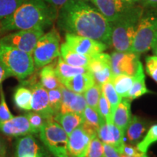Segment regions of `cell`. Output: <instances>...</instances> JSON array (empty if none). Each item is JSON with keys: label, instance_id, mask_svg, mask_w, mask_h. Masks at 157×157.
<instances>
[{"label": "cell", "instance_id": "cell-32", "mask_svg": "<svg viewBox=\"0 0 157 157\" xmlns=\"http://www.w3.org/2000/svg\"><path fill=\"white\" fill-rule=\"evenodd\" d=\"M156 142H157V124H154L150 127L143 140L137 143V148L143 154H146L149 147Z\"/></svg>", "mask_w": 157, "mask_h": 157}, {"label": "cell", "instance_id": "cell-19", "mask_svg": "<svg viewBox=\"0 0 157 157\" xmlns=\"http://www.w3.org/2000/svg\"><path fill=\"white\" fill-rule=\"evenodd\" d=\"M130 103L128 98L121 99L113 113V123L124 134L132 119Z\"/></svg>", "mask_w": 157, "mask_h": 157}, {"label": "cell", "instance_id": "cell-3", "mask_svg": "<svg viewBox=\"0 0 157 157\" xmlns=\"http://www.w3.org/2000/svg\"><path fill=\"white\" fill-rule=\"evenodd\" d=\"M144 7L134 5L113 22L111 26V42L116 51L130 52L139 21Z\"/></svg>", "mask_w": 157, "mask_h": 157}, {"label": "cell", "instance_id": "cell-22", "mask_svg": "<svg viewBox=\"0 0 157 157\" xmlns=\"http://www.w3.org/2000/svg\"><path fill=\"white\" fill-rule=\"evenodd\" d=\"M147 122L142 118L134 116L131 119L126 130L127 138L131 144H136L140 142L141 138L147 130Z\"/></svg>", "mask_w": 157, "mask_h": 157}, {"label": "cell", "instance_id": "cell-6", "mask_svg": "<svg viewBox=\"0 0 157 157\" xmlns=\"http://www.w3.org/2000/svg\"><path fill=\"white\" fill-rule=\"evenodd\" d=\"M39 134L44 146L55 156L69 157L67 151L68 135L54 119L47 121Z\"/></svg>", "mask_w": 157, "mask_h": 157}, {"label": "cell", "instance_id": "cell-43", "mask_svg": "<svg viewBox=\"0 0 157 157\" xmlns=\"http://www.w3.org/2000/svg\"><path fill=\"white\" fill-rule=\"evenodd\" d=\"M140 3L144 8L157 9V0H141Z\"/></svg>", "mask_w": 157, "mask_h": 157}, {"label": "cell", "instance_id": "cell-12", "mask_svg": "<svg viewBox=\"0 0 157 157\" xmlns=\"http://www.w3.org/2000/svg\"><path fill=\"white\" fill-rule=\"evenodd\" d=\"M30 89L32 92L31 110L40 114L47 121L53 119L54 114L50 105L48 90L40 82H34L30 86Z\"/></svg>", "mask_w": 157, "mask_h": 157}, {"label": "cell", "instance_id": "cell-42", "mask_svg": "<svg viewBox=\"0 0 157 157\" xmlns=\"http://www.w3.org/2000/svg\"><path fill=\"white\" fill-rule=\"evenodd\" d=\"M11 76L10 72L7 71L2 63L0 61V84H2V82L5 81L6 78Z\"/></svg>", "mask_w": 157, "mask_h": 157}, {"label": "cell", "instance_id": "cell-51", "mask_svg": "<svg viewBox=\"0 0 157 157\" xmlns=\"http://www.w3.org/2000/svg\"><path fill=\"white\" fill-rule=\"evenodd\" d=\"M82 1H84V2H86V1H87V0H82Z\"/></svg>", "mask_w": 157, "mask_h": 157}, {"label": "cell", "instance_id": "cell-1", "mask_svg": "<svg viewBox=\"0 0 157 157\" xmlns=\"http://www.w3.org/2000/svg\"><path fill=\"white\" fill-rule=\"evenodd\" d=\"M59 29L69 34L111 45L110 23L94 6L82 0H69L59 10Z\"/></svg>", "mask_w": 157, "mask_h": 157}, {"label": "cell", "instance_id": "cell-5", "mask_svg": "<svg viewBox=\"0 0 157 157\" xmlns=\"http://www.w3.org/2000/svg\"><path fill=\"white\" fill-rule=\"evenodd\" d=\"M157 33V9L144 8L130 52L140 56L151 49Z\"/></svg>", "mask_w": 157, "mask_h": 157}, {"label": "cell", "instance_id": "cell-24", "mask_svg": "<svg viewBox=\"0 0 157 157\" xmlns=\"http://www.w3.org/2000/svg\"><path fill=\"white\" fill-rule=\"evenodd\" d=\"M32 92L24 83L17 86L13 94V101L17 108L24 111L31 110Z\"/></svg>", "mask_w": 157, "mask_h": 157}, {"label": "cell", "instance_id": "cell-20", "mask_svg": "<svg viewBox=\"0 0 157 157\" xmlns=\"http://www.w3.org/2000/svg\"><path fill=\"white\" fill-rule=\"evenodd\" d=\"M82 122L81 126L91 136L92 138L98 136L99 127L103 122V119L99 115L97 110L87 105L82 113Z\"/></svg>", "mask_w": 157, "mask_h": 157}, {"label": "cell", "instance_id": "cell-16", "mask_svg": "<svg viewBox=\"0 0 157 157\" xmlns=\"http://www.w3.org/2000/svg\"><path fill=\"white\" fill-rule=\"evenodd\" d=\"M60 88L62 92V104L60 113L73 112L82 115L87 105L84 95L71 91L62 84Z\"/></svg>", "mask_w": 157, "mask_h": 157}, {"label": "cell", "instance_id": "cell-2", "mask_svg": "<svg viewBox=\"0 0 157 157\" xmlns=\"http://www.w3.org/2000/svg\"><path fill=\"white\" fill-rule=\"evenodd\" d=\"M58 10L44 0H25L14 13L0 21V34L7 31L45 29L57 18Z\"/></svg>", "mask_w": 157, "mask_h": 157}, {"label": "cell", "instance_id": "cell-39", "mask_svg": "<svg viewBox=\"0 0 157 157\" xmlns=\"http://www.w3.org/2000/svg\"><path fill=\"white\" fill-rule=\"evenodd\" d=\"M121 154L127 155V156L130 157H141L145 154L143 153L140 152L137 148V147L133 146L132 145L125 144V143H124L122 148H121Z\"/></svg>", "mask_w": 157, "mask_h": 157}, {"label": "cell", "instance_id": "cell-50", "mask_svg": "<svg viewBox=\"0 0 157 157\" xmlns=\"http://www.w3.org/2000/svg\"><path fill=\"white\" fill-rule=\"evenodd\" d=\"M141 157H148V156H147L146 154H145L144 155H143V156H142Z\"/></svg>", "mask_w": 157, "mask_h": 157}, {"label": "cell", "instance_id": "cell-10", "mask_svg": "<svg viewBox=\"0 0 157 157\" xmlns=\"http://www.w3.org/2000/svg\"><path fill=\"white\" fill-rule=\"evenodd\" d=\"M87 68L93 75L95 83L101 87L113 76L111 68V57L104 52H100L90 57Z\"/></svg>", "mask_w": 157, "mask_h": 157}, {"label": "cell", "instance_id": "cell-49", "mask_svg": "<svg viewBox=\"0 0 157 157\" xmlns=\"http://www.w3.org/2000/svg\"><path fill=\"white\" fill-rule=\"evenodd\" d=\"M120 157H130V156H127V155H124V154H121V156H120Z\"/></svg>", "mask_w": 157, "mask_h": 157}, {"label": "cell", "instance_id": "cell-7", "mask_svg": "<svg viewBox=\"0 0 157 157\" xmlns=\"http://www.w3.org/2000/svg\"><path fill=\"white\" fill-rule=\"evenodd\" d=\"M60 35L55 29L39 38L32 53L36 68L44 67L60 56Z\"/></svg>", "mask_w": 157, "mask_h": 157}, {"label": "cell", "instance_id": "cell-14", "mask_svg": "<svg viewBox=\"0 0 157 157\" xmlns=\"http://www.w3.org/2000/svg\"><path fill=\"white\" fill-rule=\"evenodd\" d=\"M94 7L98 10L109 23L113 22L124 13L132 4L124 0H90Z\"/></svg>", "mask_w": 157, "mask_h": 157}, {"label": "cell", "instance_id": "cell-36", "mask_svg": "<svg viewBox=\"0 0 157 157\" xmlns=\"http://www.w3.org/2000/svg\"><path fill=\"white\" fill-rule=\"evenodd\" d=\"M85 157H103V143L98 136L92 138Z\"/></svg>", "mask_w": 157, "mask_h": 157}, {"label": "cell", "instance_id": "cell-27", "mask_svg": "<svg viewBox=\"0 0 157 157\" xmlns=\"http://www.w3.org/2000/svg\"><path fill=\"white\" fill-rule=\"evenodd\" d=\"M135 76L126 75H113L111 78L117 93L121 98H128L129 92L132 87Z\"/></svg>", "mask_w": 157, "mask_h": 157}, {"label": "cell", "instance_id": "cell-11", "mask_svg": "<svg viewBox=\"0 0 157 157\" xmlns=\"http://www.w3.org/2000/svg\"><path fill=\"white\" fill-rule=\"evenodd\" d=\"M66 43L75 52L84 56H92L93 55L103 52L108 48L104 43L98 42L94 39L66 33L65 36Z\"/></svg>", "mask_w": 157, "mask_h": 157}, {"label": "cell", "instance_id": "cell-31", "mask_svg": "<svg viewBox=\"0 0 157 157\" xmlns=\"http://www.w3.org/2000/svg\"><path fill=\"white\" fill-rule=\"evenodd\" d=\"M25 0H0V21L7 18L22 5Z\"/></svg>", "mask_w": 157, "mask_h": 157}, {"label": "cell", "instance_id": "cell-48", "mask_svg": "<svg viewBox=\"0 0 157 157\" xmlns=\"http://www.w3.org/2000/svg\"><path fill=\"white\" fill-rule=\"evenodd\" d=\"M152 50H154V52L156 55V56H157V47H155V48H152Z\"/></svg>", "mask_w": 157, "mask_h": 157}, {"label": "cell", "instance_id": "cell-21", "mask_svg": "<svg viewBox=\"0 0 157 157\" xmlns=\"http://www.w3.org/2000/svg\"><path fill=\"white\" fill-rule=\"evenodd\" d=\"M60 56L64 62L75 67L87 68L90 60V57L78 53L74 51L66 42L63 43L60 47Z\"/></svg>", "mask_w": 157, "mask_h": 157}, {"label": "cell", "instance_id": "cell-47", "mask_svg": "<svg viewBox=\"0 0 157 157\" xmlns=\"http://www.w3.org/2000/svg\"><path fill=\"white\" fill-rule=\"evenodd\" d=\"M155 47H157V33H156V36H155V38H154V42H153L151 49L155 48Z\"/></svg>", "mask_w": 157, "mask_h": 157}, {"label": "cell", "instance_id": "cell-29", "mask_svg": "<svg viewBox=\"0 0 157 157\" xmlns=\"http://www.w3.org/2000/svg\"><path fill=\"white\" fill-rule=\"evenodd\" d=\"M101 87L102 93L108 100V101L109 102L111 111H112V113H113L115 109L119 105V103H120L122 98L117 93L112 82H111V79L105 82V84H103Z\"/></svg>", "mask_w": 157, "mask_h": 157}, {"label": "cell", "instance_id": "cell-8", "mask_svg": "<svg viewBox=\"0 0 157 157\" xmlns=\"http://www.w3.org/2000/svg\"><path fill=\"white\" fill-rule=\"evenodd\" d=\"M44 34V29L42 28L15 31L1 37L0 43L32 55L37 42Z\"/></svg>", "mask_w": 157, "mask_h": 157}, {"label": "cell", "instance_id": "cell-46", "mask_svg": "<svg viewBox=\"0 0 157 157\" xmlns=\"http://www.w3.org/2000/svg\"><path fill=\"white\" fill-rule=\"evenodd\" d=\"M124 1L127 2L129 4H132V5H136L137 3L140 2L141 0H124Z\"/></svg>", "mask_w": 157, "mask_h": 157}, {"label": "cell", "instance_id": "cell-38", "mask_svg": "<svg viewBox=\"0 0 157 157\" xmlns=\"http://www.w3.org/2000/svg\"><path fill=\"white\" fill-rule=\"evenodd\" d=\"M147 74L157 83V56H149L146 58Z\"/></svg>", "mask_w": 157, "mask_h": 157}, {"label": "cell", "instance_id": "cell-41", "mask_svg": "<svg viewBox=\"0 0 157 157\" xmlns=\"http://www.w3.org/2000/svg\"><path fill=\"white\" fill-rule=\"evenodd\" d=\"M45 2H47L49 5L56 7L58 10H60L63 6H64L69 0H44Z\"/></svg>", "mask_w": 157, "mask_h": 157}, {"label": "cell", "instance_id": "cell-40", "mask_svg": "<svg viewBox=\"0 0 157 157\" xmlns=\"http://www.w3.org/2000/svg\"><path fill=\"white\" fill-rule=\"evenodd\" d=\"M121 154L117 148L103 143V157H120Z\"/></svg>", "mask_w": 157, "mask_h": 157}, {"label": "cell", "instance_id": "cell-30", "mask_svg": "<svg viewBox=\"0 0 157 157\" xmlns=\"http://www.w3.org/2000/svg\"><path fill=\"white\" fill-rule=\"evenodd\" d=\"M102 94L101 86L95 84L84 93V97L88 106L97 110L98 104Z\"/></svg>", "mask_w": 157, "mask_h": 157}, {"label": "cell", "instance_id": "cell-37", "mask_svg": "<svg viewBox=\"0 0 157 157\" xmlns=\"http://www.w3.org/2000/svg\"><path fill=\"white\" fill-rule=\"evenodd\" d=\"M13 118V115L10 111L5 101L2 85L0 84V122L10 120Z\"/></svg>", "mask_w": 157, "mask_h": 157}, {"label": "cell", "instance_id": "cell-28", "mask_svg": "<svg viewBox=\"0 0 157 157\" xmlns=\"http://www.w3.org/2000/svg\"><path fill=\"white\" fill-rule=\"evenodd\" d=\"M151 93L146 87V82H145V74L143 71V68L140 70L138 74L135 76V81L133 82L132 87L129 92L128 99L131 100L143 96L145 94Z\"/></svg>", "mask_w": 157, "mask_h": 157}, {"label": "cell", "instance_id": "cell-45", "mask_svg": "<svg viewBox=\"0 0 157 157\" xmlns=\"http://www.w3.org/2000/svg\"><path fill=\"white\" fill-rule=\"evenodd\" d=\"M15 157H44V156H40V155H36L34 154H25Z\"/></svg>", "mask_w": 157, "mask_h": 157}, {"label": "cell", "instance_id": "cell-4", "mask_svg": "<svg viewBox=\"0 0 157 157\" xmlns=\"http://www.w3.org/2000/svg\"><path fill=\"white\" fill-rule=\"evenodd\" d=\"M0 61L11 76L23 80L34 73L35 65L32 55L0 43Z\"/></svg>", "mask_w": 157, "mask_h": 157}, {"label": "cell", "instance_id": "cell-23", "mask_svg": "<svg viewBox=\"0 0 157 157\" xmlns=\"http://www.w3.org/2000/svg\"><path fill=\"white\" fill-rule=\"evenodd\" d=\"M53 119L63 127L68 135H69L76 128L81 126L83 122L82 115L73 112L59 113L55 116Z\"/></svg>", "mask_w": 157, "mask_h": 157}, {"label": "cell", "instance_id": "cell-9", "mask_svg": "<svg viewBox=\"0 0 157 157\" xmlns=\"http://www.w3.org/2000/svg\"><path fill=\"white\" fill-rule=\"evenodd\" d=\"M110 57L113 75L135 76L143 68L140 56L134 52L115 51Z\"/></svg>", "mask_w": 157, "mask_h": 157}, {"label": "cell", "instance_id": "cell-15", "mask_svg": "<svg viewBox=\"0 0 157 157\" xmlns=\"http://www.w3.org/2000/svg\"><path fill=\"white\" fill-rule=\"evenodd\" d=\"M0 132L10 137L33 135V131L25 114L13 117L10 120L0 122Z\"/></svg>", "mask_w": 157, "mask_h": 157}, {"label": "cell", "instance_id": "cell-25", "mask_svg": "<svg viewBox=\"0 0 157 157\" xmlns=\"http://www.w3.org/2000/svg\"><path fill=\"white\" fill-rule=\"evenodd\" d=\"M40 83L47 90H51L60 87V83L56 75L55 66L53 64H48L42 67L39 73Z\"/></svg>", "mask_w": 157, "mask_h": 157}, {"label": "cell", "instance_id": "cell-17", "mask_svg": "<svg viewBox=\"0 0 157 157\" xmlns=\"http://www.w3.org/2000/svg\"><path fill=\"white\" fill-rule=\"evenodd\" d=\"M124 133L113 123L103 122L98 131V137L103 143L112 146L120 153L124 145Z\"/></svg>", "mask_w": 157, "mask_h": 157}, {"label": "cell", "instance_id": "cell-44", "mask_svg": "<svg viewBox=\"0 0 157 157\" xmlns=\"http://www.w3.org/2000/svg\"><path fill=\"white\" fill-rule=\"evenodd\" d=\"M0 157H6V148L5 143L0 138Z\"/></svg>", "mask_w": 157, "mask_h": 157}, {"label": "cell", "instance_id": "cell-33", "mask_svg": "<svg viewBox=\"0 0 157 157\" xmlns=\"http://www.w3.org/2000/svg\"><path fill=\"white\" fill-rule=\"evenodd\" d=\"M97 111L105 122L113 123V113L109 102L102 93L98 104Z\"/></svg>", "mask_w": 157, "mask_h": 157}, {"label": "cell", "instance_id": "cell-26", "mask_svg": "<svg viewBox=\"0 0 157 157\" xmlns=\"http://www.w3.org/2000/svg\"><path fill=\"white\" fill-rule=\"evenodd\" d=\"M55 70H56V75L60 82L66 79V78L78 75V74H84L89 71L87 68L75 67V66H70L66 62H64L60 56L58 57V62L55 66Z\"/></svg>", "mask_w": 157, "mask_h": 157}, {"label": "cell", "instance_id": "cell-13", "mask_svg": "<svg viewBox=\"0 0 157 157\" xmlns=\"http://www.w3.org/2000/svg\"><path fill=\"white\" fill-rule=\"evenodd\" d=\"M92 137L82 126L77 127L68 135L67 151L68 156L85 157Z\"/></svg>", "mask_w": 157, "mask_h": 157}, {"label": "cell", "instance_id": "cell-35", "mask_svg": "<svg viewBox=\"0 0 157 157\" xmlns=\"http://www.w3.org/2000/svg\"><path fill=\"white\" fill-rule=\"evenodd\" d=\"M25 116H26L31 129H32L33 134H39L41 128L47 121L46 119L40 114H39L38 113L34 112V111H29L25 113Z\"/></svg>", "mask_w": 157, "mask_h": 157}, {"label": "cell", "instance_id": "cell-18", "mask_svg": "<svg viewBox=\"0 0 157 157\" xmlns=\"http://www.w3.org/2000/svg\"><path fill=\"white\" fill-rule=\"evenodd\" d=\"M60 83L74 93L82 94L95 84V80L92 74L87 71L62 80Z\"/></svg>", "mask_w": 157, "mask_h": 157}, {"label": "cell", "instance_id": "cell-34", "mask_svg": "<svg viewBox=\"0 0 157 157\" xmlns=\"http://www.w3.org/2000/svg\"><path fill=\"white\" fill-rule=\"evenodd\" d=\"M50 105L54 117L60 113L62 104V92L60 88L48 90Z\"/></svg>", "mask_w": 157, "mask_h": 157}]
</instances>
